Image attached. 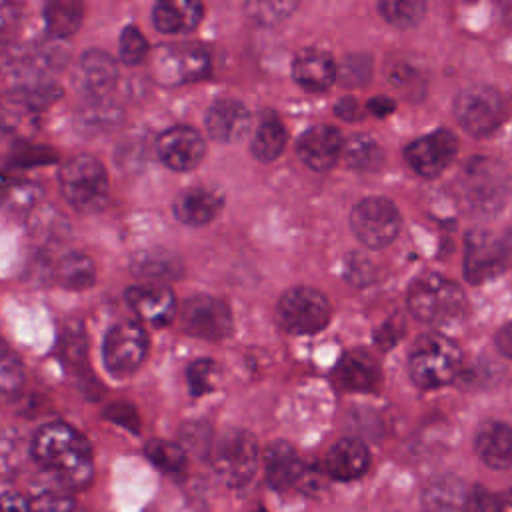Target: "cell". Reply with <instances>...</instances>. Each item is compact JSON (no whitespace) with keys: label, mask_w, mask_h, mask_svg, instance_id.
<instances>
[{"label":"cell","mask_w":512,"mask_h":512,"mask_svg":"<svg viewBox=\"0 0 512 512\" xmlns=\"http://www.w3.org/2000/svg\"><path fill=\"white\" fill-rule=\"evenodd\" d=\"M30 452L32 458L66 488H84L94 476L90 442L66 422L40 426L32 436Z\"/></svg>","instance_id":"6da1fadb"},{"label":"cell","mask_w":512,"mask_h":512,"mask_svg":"<svg viewBox=\"0 0 512 512\" xmlns=\"http://www.w3.org/2000/svg\"><path fill=\"white\" fill-rule=\"evenodd\" d=\"M466 300L458 284L438 274L416 278L408 290L410 314L432 326H450L464 314Z\"/></svg>","instance_id":"7a4b0ae2"},{"label":"cell","mask_w":512,"mask_h":512,"mask_svg":"<svg viewBox=\"0 0 512 512\" xmlns=\"http://www.w3.org/2000/svg\"><path fill=\"white\" fill-rule=\"evenodd\" d=\"M58 184L66 202L84 214L102 210L110 196L108 172L104 164L90 154H78L66 160L60 168Z\"/></svg>","instance_id":"3957f363"},{"label":"cell","mask_w":512,"mask_h":512,"mask_svg":"<svg viewBox=\"0 0 512 512\" xmlns=\"http://www.w3.org/2000/svg\"><path fill=\"white\" fill-rule=\"evenodd\" d=\"M462 366V352L456 342L442 334L420 338L408 358V370L420 388H440L456 378Z\"/></svg>","instance_id":"277c9868"},{"label":"cell","mask_w":512,"mask_h":512,"mask_svg":"<svg viewBox=\"0 0 512 512\" xmlns=\"http://www.w3.org/2000/svg\"><path fill=\"white\" fill-rule=\"evenodd\" d=\"M260 464L256 438L246 430L224 432L212 448V468L216 476L232 488L248 484Z\"/></svg>","instance_id":"5b68a950"},{"label":"cell","mask_w":512,"mask_h":512,"mask_svg":"<svg viewBox=\"0 0 512 512\" xmlns=\"http://www.w3.org/2000/svg\"><path fill=\"white\" fill-rule=\"evenodd\" d=\"M280 326L290 334H312L322 330L330 320L328 298L310 286L286 290L276 306Z\"/></svg>","instance_id":"8992f818"},{"label":"cell","mask_w":512,"mask_h":512,"mask_svg":"<svg viewBox=\"0 0 512 512\" xmlns=\"http://www.w3.org/2000/svg\"><path fill=\"white\" fill-rule=\"evenodd\" d=\"M148 352V334L136 320L112 324L102 340V360L110 374L128 376L140 368Z\"/></svg>","instance_id":"52a82bcc"},{"label":"cell","mask_w":512,"mask_h":512,"mask_svg":"<svg viewBox=\"0 0 512 512\" xmlns=\"http://www.w3.org/2000/svg\"><path fill=\"white\" fill-rule=\"evenodd\" d=\"M512 258L510 242L488 230H472L464 242V276L470 284H482L502 274Z\"/></svg>","instance_id":"ba28073f"},{"label":"cell","mask_w":512,"mask_h":512,"mask_svg":"<svg viewBox=\"0 0 512 512\" xmlns=\"http://www.w3.org/2000/svg\"><path fill=\"white\" fill-rule=\"evenodd\" d=\"M350 224L358 240L368 248L388 246L400 230V214L394 202L388 198H364L360 200L350 216Z\"/></svg>","instance_id":"9c48e42d"},{"label":"cell","mask_w":512,"mask_h":512,"mask_svg":"<svg viewBox=\"0 0 512 512\" xmlns=\"http://www.w3.org/2000/svg\"><path fill=\"white\" fill-rule=\"evenodd\" d=\"M454 114L466 132L486 136L502 122L504 104L496 90L488 86H468L456 96Z\"/></svg>","instance_id":"30bf717a"},{"label":"cell","mask_w":512,"mask_h":512,"mask_svg":"<svg viewBox=\"0 0 512 512\" xmlns=\"http://www.w3.org/2000/svg\"><path fill=\"white\" fill-rule=\"evenodd\" d=\"M158 82L178 86L204 78L210 70L208 52L196 44H172L162 46L152 64Z\"/></svg>","instance_id":"8fae6325"},{"label":"cell","mask_w":512,"mask_h":512,"mask_svg":"<svg viewBox=\"0 0 512 512\" xmlns=\"http://www.w3.org/2000/svg\"><path fill=\"white\" fill-rule=\"evenodd\" d=\"M182 328L202 340H224L232 332V312L228 304L220 298L198 294L184 302L182 306Z\"/></svg>","instance_id":"7c38bea8"},{"label":"cell","mask_w":512,"mask_h":512,"mask_svg":"<svg viewBox=\"0 0 512 512\" xmlns=\"http://www.w3.org/2000/svg\"><path fill=\"white\" fill-rule=\"evenodd\" d=\"M264 472L266 480L274 490L286 492V490H312L316 486V474L310 470L294 452V448L288 442L276 440L266 446L264 456Z\"/></svg>","instance_id":"4fadbf2b"},{"label":"cell","mask_w":512,"mask_h":512,"mask_svg":"<svg viewBox=\"0 0 512 512\" xmlns=\"http://www.w3.org/2000/svg\"><path fill=\"white\" fill-rule=\"evenodd\" d=\"M456 152H458L456 136L450 130L440 128L408 144L406 160L412 166V170L418 172L420 176L434 178L452 164Z\"/></svg>","instance_id":"5bb4252c"},{"label":"cell","mask_w":512,"mask_h":512,"mask_svg":"<svg viewBox=\"0 0 512 512\" xmlns=\"http://www.w3.org/2000/svg\"><path fill=\"white\" fill-rule=\"evenodd\" d=\"M156 152L168 168L184 172L200 164L206 154V144L196 128L174 126L158 136Z\"/></svg>","instance_id":"9a60e30c"},{"label":"cell","mask_w":512,"mask_h":512,"mask_svg":"<svg viewBox=\"0 0 512 512\" xmlns=\"http://www.w3.org/2000/svg\"><path fill=\"white\" fill-rule=\"evenodd\" d=\"M72 78L84 96L104 98L118 78V66L108 52L90 48L80 56Z\"/></svg>","instance_id":"2e32d148"},{"label":"cell","mask_w":512,"mask_h":512,"mask_svg":"<svg viewBox=\"0 0 512 512\" xmlns=\"http://www.w3.org/2000/svg\"><path fill=\"white\" fill-rule=\"evenodd\" d=\"M344 148L342 134L338 128L328 124H318L308 128L296 144L300 160L312 170H328L336 164Z\"/></svg>","instance_id":"e0dca14e"},{"label":"cell","mask_w":512,"mask_h":512,"mask_svg":"<svg viewBox=\"0 0 512 512\" xmlns=\"http://www.w3.org/2000/svg\"><path fill=\"white\" fill-rule=\"evenodd\" d=\"M126 302L134 314L152 326H166L176 314V296L160 284H140L126 290Z\"/></svg>","instance_id":"ac0fdd59"},{"label":"cell","mask_w":512,"mask_h":512,"mask_svg":"<svg viewBox=\"0 0 512 512\" xmlns=\"http://www.w3.org/2000/svg\"><path fill=\"white\" fill-rule=\"evenodd\" d=\"M248 128L250 112L240 100L220 98L206 112V130L218 142H238L248 134Z\"/></svg>","instance_id":"d6986e66"},{"label":"cell","mask_w":512,"mask_h":512,"mask_svg":"<svg viewBox=\"0 0 512 512\" xmlns=\"http://www.w3.org/2000/svg\"><path fill=\"white\" fill-rule=\"evenodd\" d=\"M332 378L344 392H372L380 382V368L366 350H350L336 364Z\"/></svg>","instance_id":"ffe728a7"},{"label":"cell","mask_w":512,"mask_h":512,"mask_svg":"<svg viewBox=\"0 0 512 512\" xmlns=\"http://www.w3.org/2000/svg\"><path fill=\"white\" fill-rule=\"evenodd\" d=\"M294 80L312 92H322L332 86L338 76V66L332 56L320 48H302L292 62Z\"/></svg>","instance_id":"44dd1931"},{"label":"cell","mask_w":512,"mask_h":512,"mask_svg":"<svg viewBox=\"0 0 512 512\" xmlns=\"http://www.w3.org/2000/svg\"><path fill=\"white\" fill-rule=\"evenodd\" d=\"M370 464L368 448L362 440L342 438L324 456V472L334 480L360 478Z\"/></svg>","instance_id":"7402d4cb"},{"label":"cell","mask_w":512,"mask_h":512,"mask_svg":"<svg viewBox=\"0 0 512 512\" xmlns=\"http://www.w3.org/2000/svg\"><path fill=\"white\" fill-rule=\"evenodd\" d=\"M474 448L486 466L494 470L510 468L512 466V428L498 420L482 424L476 432Z\"/></svg>","instance_id":"603a6c76"},{"label":"cell","mask_w":512,"mask_h":512,"mask_svg":"<svg viewBox=\"0 0 512 512\" xmlns=\"http://www.w3.org/2000/svg\"><path fill=\"white\" fill-rule=\"evenodd\" d=\"M204 14V6L196 0H162L152 10V22L162 34L192 32Z\"/></svg>","instance_id":"cb8c5ba5"},{"label":"cell","mask_w":512,"mask_h":512,"mask_svg":"<svg viewBox=\"0 0 512 512\" xmlns=\"http://www.w3.org/2000/svg\"><path fill=\"white\" fill-rule=\"evenodd\" d=\"M222 208V198L208 188H186L174 200V216L186 226H204L212 222Z\"/></svg>","instance_id":"d4e9b609"},{"label":"cell","mask_w":512,"mask_h":512,"mask_svg":"<svg viewBox=\"0 0 512 512\" xmlns=\"http://www.w3.org/2000/svg\"><path fill=\"white\" fill-rule=\"evenodd\" d=\"M40 126V108L20 96L10 92L0 100V128L14 134L16 138H30Z\"/></svg>","instance_id":"484cf974"},{"label":"cell","mask_w":512,"mask_h":512,"mask_svg":"<svg viewBox=\"0 0 512 512\" xmlns=\"http://www.w3.org/2000/svg\"><path fill=\"white\" fill-rule=\"evenodd\" d=\"M42 186L26 176L0 172V206L14 214H32L42 200Z\"/></svg>","instance_id":"4316f807"},{"label":"cell","mask_w":512,"mask_h":512,"mask_svg":"<svg viewBox=\"0 0 512 512\" xmlns=\"http://www.w3.org/2000/svg\"><path fill=\"white\" fill-rule=\"evenodd\" d=\"M468 488L466 484L452 476H436L422 490V508L424 512H462L466 502Z\"/></svg>","instance_id":"83f0119b"},{"label":"cell","mask_w":512,"mask_h":512,"mask_svg":"<svg viewBox=\"0 0 512 512\" xmlns=\"http://www.w3.org/2000/svg\"><path fill=\"white\" fill-rule=\"evenodd\" d=\"M52 276L62 288L80 292V290H88L94 286L96 266L88 254L70 250L56 260V264L52 268Z\"/></svg>","instance_id":"f1b7e54d"},{"label":"cell","mask_w":512,"mask_h":512,"mask_svg":"<svg viewBox=\"0 0 512 512\" xmlns=\"http://www.w3.org/2000/svg\"><path fill=\"white\" fill-rule=\"evenodd\" d=\"M286 128L274 112H262L252 136V154L262 162L278 158L286 146Z\"/></svg>","instance_id":"f546056e"},{"label":"cell","mask_w":512,"mask_h":512,"mask_svg":"<svg viewBox=\"0 0 512 512\" xmlns=\"http://www.w3.org/2000/svg\"><path fill=\"white\" fill-rule=\"evenodd\" d=\"M82 6L78 2H48L44 6V24L54 40H64L76 34L82 24Z\"/></svg>","instance_id":"4dcf8cb0"},{"label":"cell","mask_w":512,"mask_h":512,"mask_svg":"<svg viewBox=\"0 0 512 512\" xmlns=\"http://www.w3.org/2000/svg\"><path fill=\"white\" fill-rule=\"evenodd\" d=\"M344 160L354 170H376L382 166L384 154L376 140L366 134H354L344 142Z\"/></svg>","instance_id":"1f68e13d"},{"label":"cell","mask_w":512,"mask_h":512,"mask_svg":"<svg viewBox=\"0 0 512 512\" xmlns=\"http://www.w3.org/2000/svg\"><path fill=\"white\" fill-rule=\"evenodd\" d=\"M30 512H74V498L70 488L52 478V482L38 484L30 498Z\"/></svg>","instance_id":"d6a6232c"},{"label":"cell","mask_w":512,"mask_h":512,"mask_svg":"<svg viewBox=\"0 0 512 512\" xmlns=\"http://www.w3.org/2000/svg\"><path fill=\"white\" fill-rule=\"evenodd\" d=\"M78 120L82 130L102 132L116 126L122 120V112L104 98H90V102L80 110Z\"/></svg>","instance_id":"836d02e7"},{"label":"cell","mask_w":512,"mask_h":512,"mask_svg":"<svg viewBox=\"0 0 512 512\" xmlns=\"http://www.w3.org/2000/svg\"><path fill=\"white\" fill-rule=\"evenodd\" d=\"M148 460L168 474H180L186 468V452L176 442L168 440H150L144 448Z\"/></svg>","instance_id":"e575fe53"},{"label":"cell","mask_w":512,"mask_h":512,"mask_svg":"<svg viewBox=\"0 0 512 512\" xmlns=\"http://www.w3.org/2000/svg\"><path fill=\"white\" fill-rule=\"evenodd\" d=\"M378 10L390 24L408 28L424 18L426 4L420 0H384L378 4Z\"/></svg>","instance_id":"d590c367"},{"label":"cell","mask_w":512,"mask_h":512,"mask_svg":"<svg viewBox=\"0 0 512 512\" xmlns=\"http://www.w3.org/2000/svg\"><path fill=\"white\" fill-rule=\"evenodd\" d=\"M132 270L136 276L148 280H162L174 276L176 262L172 256H164L162 252H142L134 258Z\"/></svg>","instance_id":"8d00e7d4"},{"label":"cell","mask_w":512,"mask_h":512,"mask_svg":"<svg viewBox=\"0 0 512 512\" xmlns=\"http://www.w3.org/2000/svg\"><path fill=\"white\" fill-rule=\"evenodd\" d=\"M24 384V368L18 356L0 346V396L16 394Z\"/></svg>","instance_id":"74e56055"},{"label":"cell","mask_w":512,"mask_h":512,"mask_svg":"<svg viewBox=\"0 0 512 512\" xmlns=\"http://www.w3.org/2000/svg\"><path fill=\"white\" fill-rule=\"evenodd\" d=\"M218 374H220L218 364L208 360V358H200V360L192 362L188 366V370H186L190 392L194 396H202V394L210 392L214 388V384H216Z\"/></svg>","instance_id":"f35d334b"},{"label":"cell","mask_w":512,"mask_h":512,"mask_svg":"<svg viewBox=\"0 0 512 512\" xmlns=\"http://www.w3.org/2000/svg\"><path fill=\"white\" fill-rule=\"evenodd\" d=\"M118 52L124 64L136 66L148 56V40L136 26H126L118 40Z\"/></svg>","instance_id":"ab89813d"},{"label":"cell","mask_w":512,"mask_h":512,"mask_svg":"<svg viewBox=\"0 0 512 512\" xmlns=\"http://www.w3.org/2000/svg\"><path fill=\"white\" fill-rule=\"evenodd\" d=\"M502 510H504V502L496 492L484 486L468 488L462 512H502Z\"/></svg>","instance_id":"60d3db41"},{"label":"cell","mask_w":512,"mask_h":512,"mask_svg":"<svg viewBox=\"0 0 512 512\" xmlns=\"http://www.w3.org/2000/svg\"><path fill=\"white\" fill-rule=\"evenodd\" d=\"M104 416L110 422H114L116 426L132 432V434L140 432V416H138V410L130 402L116 400V402L108 404L104 410Z\"/></svg>","instance_id":"b9f144b4"},{"label":"cell","mask_w":512,"mask_h":512,"mask_svg":"<svg viewBox=\"0 0 512 512\" xmlns=\"http://www.w3.org/2000/svg\"><path fill=\"white\" fill-rule=\"evenodd\" d=\"M294 8L296 6L292 2H260V4H250L246 10L260 24H272L286 18Z\"/></svg>","instance_id":"7bdbcfd3"},{"label":"cell","mask_w":512,"mask_h":512,"mask_svg":"<svg viewBox=\"0 0 512 512\" xmlns=\"http://www.w3.org/2000/svg\"><path fill=\"white\" fill-rule=\"evenodd\" d=\"M84 330L78 324H70L66 326L64 334H62V354L68 362L78 364L80 360H84L86 356V344H84Z\"/></svg>","instance_id":"ee69618b"},{"label":"cell","mask_w":512,"mask_h":512,"mask_svg":"<svg viewBox=\"0 0 512 512\" xmlns=\"http://www.w3.org/2000/svg\"><path fill=\"white\" fill-rule=\"evenodd\" d=\"M16 158V164L20 166H36V164H46V162H52L54 160V154L42 146H30L26 144L20 154L14 156Z\"/></svg>","instance_id":"f6af8a7d"},{"label":"cell","mask_w":512,"mask_h":512,"mask_svg":"<svg viewBox=\"0 0 512 512\" xmlns=\"http://www.w3.org/2000/svg\"><path fill=\"white\" fill-rule=\"evenodd\" d=\"M368 78V62H362L360 58L346 60L342 66V82L348 86H358L364 84Z\"/></svg>","instance_id":"bcb514c9"},{"label":"cell","mask_w":512,"mask_h":512,"mask_svg":"<svg viewBox=\"0 0 512 512\" xmlns=\"http://www.w3.org/2000/svg\"><path fill=\"white\" fill-rule=\"evenodd\" d=\"M0 512H30V502L24 494L6 490L0 494Z\"/></svg>","instance_id":"7dc6e473"},{"label":"cell","mask_w":512,"mask_h":512,"mask_svg":"<svg viewBox=\"0 0 512 512\" xmlns=\"http://www.w3.org/2000/svg\"><path fill=\"white\" fill-rule=\"evenodd\" d=\"M396 320H392V322H386L378 332H376V336H374V340L382 346V348H388V346H392L400 336H402V326H398L396 328Z\"/></svg>","instance_id":"c3c4849f"},{"label":"cell","mask_w":512,"mask_h":512,"mask_svg":"<svg viewBox=\"0 0 512 512\" xmlns=\"http://www.w3.org/2000/svg\"><path fill=\"white\" fill-rule=\"evenodd\" d=\"M394 106H396L394 100L388 98V96H376V98H372V100L368 102V110H370L372 114H376V116H388V114H392Z\"/></svg>","instance_id":"681fc988"},{"label":"cell","mask_w":512,"mask_h":512,"mask_svg":"<svg viewBox=\"0 0 512 512\" xmlns=\"http://www.w3.org/2000/svg\"><path fill=\"white\" fill-rule=\"evenodd\" d=\"M496 346L504 356L512 358V322H508L506 326L500 328V332L496 336Z\"/></svg>","instance_id":"f907efd6"},{"label":"cell","mask_w":512,"mask_h":512,"mask_svg":"<svg viewBox=\"0 0 512 512\" xmlns=\"http://www.w3.org/2000/svg\"><path fill=\"white\" fill-rule=\"evenodd\" d=\"M336 114L344 120H356L360 116V108H358V102L354 98H344L338 102L336 106Z\"/></svg>","instance_id":"816d5d0a"},{"label":"cell","mask_w":512,"mask_h":512,"mask_svg":"<svg viewBox=\"0 0 512 512\" xmlns=\"http://www.w3.org/2000/svg\"><path fill=\"white\" fill-rule=\"evenodd\" d=\"M18 20V8L14 4H0V34L14 26Z\"/></svg>","instance_id":"f5cc1de1"},{"label":"cell","mask_w":512,"mask_h":512,"mask_svg":"<svg viewBox=\"0 0 512 512\" xmlns=\"http://www.w3.org/2000/svg\"><path fill=\"white\" fill-rule=\"evenodd\" d=\"M508 508H512V492H510V504H508Z\"/></svg>","instance_id":"db71d44e"},{"label":"cell","mask_w":512,"mask_h":512,"mask_svg":"<svg viewBox=\"0 0 512 512\" xmlns=\"http://www.w3.org/2000/svg\"><path fill=\"white\" fill-rule=\"evenodd\" d=\"M256 512H266V510H262V508H260V510H256Z\"/></svg>","instance_id":"11a10c76"},{"label":"cell","mask_w":512,"mask_h":512,"mask_svg":"<svg viewBox=\"0 0 512 512\" xmlns=\"http://www.w3.org/2000/svg\"><path fill=\"white\" fill-rule=\"evenodd\" d=\"M508 512H512V508H508Z\"/></svg>","instance_id":"9f6ffc18"}]
</instances>
